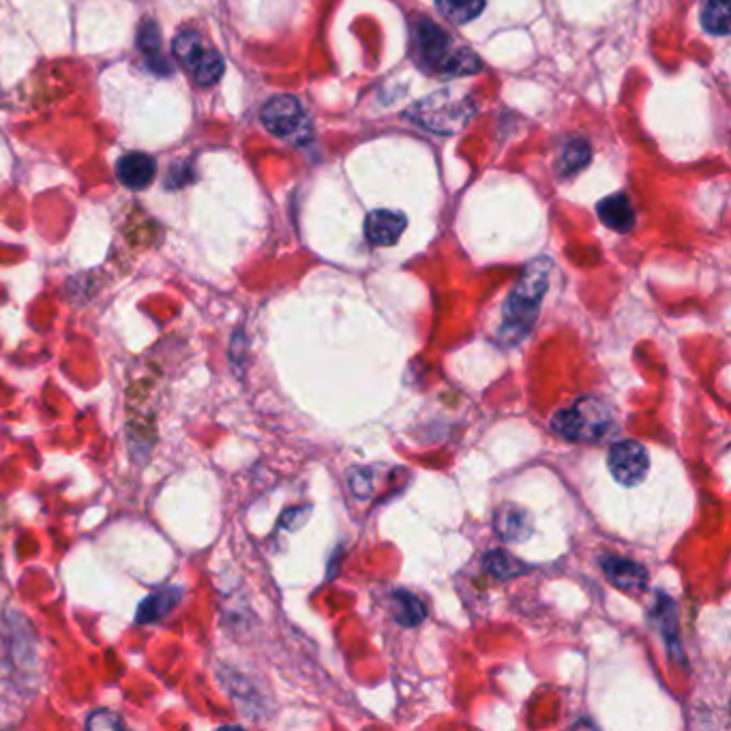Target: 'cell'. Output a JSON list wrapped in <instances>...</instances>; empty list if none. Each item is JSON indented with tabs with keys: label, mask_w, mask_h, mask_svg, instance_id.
<instances>
[{
	"label": "cell",
	"mask_w": 731,
	"mask_h": 731,
	"mask_svg": "<svg viewBox=\"0 0 731 731\" xmlns=\"http://www.w3.org/2000/svg\"><path fill=\"white\" fill-rule=\"evenodd\" d=\"M391 609H393V616H395L399 624L410 626V629L418 626L427 616L423 600L414 597L412 593H403V590H399L391 598Z\"/></svg>",
	"instance_id": "9a60e30c"
},
{
	"label": "cell",
	"mask_w": 731,
	"mask_h": 731,
	"mask_svg": "<svg viewBox=\"0 0 731 731\" xmlns=\"http://www.w3.org/2000/svg\"><path fill=\"white\" fill-rule=\"evenodd\" d=\"M598 564L605 573V577L620 590L629 595H642L648 586V571L635 560H626L620 556L602 553L598 558Z\"/></svg>",
	"instance_id": "ba28073f"
},
{
	"label": "cell",
	"mask_w": 731,
	"mask_h": 731,
	"mask_svg": "<svg viewBox=\"0 0 731 731\" xmlns=\"http://www.w3.org/2000/svg\"><path fill=\"white\" fill-rule=\"evenodd\" d=\"M474 101L455 88H442L416 101L407 117L421 127L436 133H458L474 117Z\"/></svg>",
	"instance_id": "7a4b0ae2"
},
{
	"label": "cell",
	"mask_w": 731,
	"mask_h": 731,
	"mask_svg": "<svg viewBox=\"0 0 731 731\" xmlns=\"http://www.w3.org/2000/svg\"><path fill=\"white\" fill-rule=\"evenodd\" d=\"M553 429L573 442H598L613 427L611 407L598 398L577 399L571 407L556 412Z\"/></svg>",
	"instance_id": "3957f363"
},
{
	"label": "cell",
	"mask_w": 731,
	"mask_h": 731,
	"mask_svg": "<svg viewBox=\"0 0 731 731\" xmlns=\"http://www.w3.org/2000/svg\"><path fill=\"white\" fill-rule=\"evenodd\" d=\"M449 35L429 20H421L414 31V59L425 71L444 73V66L453 57Z\"/></svg>",
	"instance_id": "5b68a950"
},
{
	"label": "cell",
	"mask_w": 731,
	"mask_h": 731,
	"mask_svg": "<svg viewBox=\"0 0 731 731\" xmlns=\"http://www.w3.org/2000/svg\"><path fill=\"white\" fill-rule=\"evenodd\" d=\"M137 46L142 48V52L153 59V69L157 73H168L170 69V63L161 57V50H159V31L153 22H146L139 33H137Z\"/></svg>",
	"instance_id": "ac0fdd59"
},
{
	"label": "cell",
	"mask_w": 731,
	"mask_h": 731,
	"mask_svg": "<svg viewBox=\"0 0 731 731\" xmlns=\"http://www.w3.org/2000/svg\"><path fill=\"white\" fill-rule=\"evenodd\" d=\"M659 616H661V626H663L665 639L669 644V650H678V635H675V626H678V620H675V613H673V600L671 598L665 597L661 595L659 598Z\"/></svg>",
	"instance_id": "ffe728a7"
},
{
	"label": "cell",
	"mask_w": 731,
	"mask_h": 731,
	"mask_svg": "<svg viewBox=\"0 0 731 731\" xmlns=\"http://www.w3.org/2000/svg\"><path fill=\"white\" fill-rule=\"evenodd\" d=\"M483 566H485L487 573H491L498 580H511V577H515V575H520V573L526 571V566L517 558L509 556L502 549L489 551L485 556V560H483Z\"/></svg>",
	"instance_id": "e0dca14e"
},
{
	"label": "cell",
	"mask_w": 731,
	"mask_h": 731,
	"mask_svg": "<svg viewBox=\"0 0 731 731\" xmlns=\"http://www.w3.org/2000/svg\"><path fill=\"white\" fill-rule=\"evenodd\" d=\"M181 598H183V588H174V586L153 593L150 597H146L139 602L135 622L137 624H153V622L163 620L166 616H170L179 607Z\"/></svg>",
	"instance_id": "7c38bea8"
},
{
	"label": "cell",
	"mask_w": 731,
	"mask_h": 731,
	"mask_svg": "<svg viewBox=\"0 0 731 731\" xmlns=\"http://www.w3.org/2000/svg\"><path fill=\"white\" fill-rule=\"evenodd\" d=\"M407 226L405 215L395 210H374L365 219V236L376 247L395 245Z\"/></svg>",
	"instance_id": "9c48e42d"
},
{
	"label": "cell",
	"mask_w": 731,
	"mask_h": 731,
	"mask_svg": "<svg viewBox=\"0 0 731 731\" xmlns=\"http://www.w3.org/2000/svg\"><path fill=\"white\" fill-rule=\"evenodd\" d=\"M155 172H157L155 161L144 153H130V155L121 157L119 163H117L119 181L130 190L148 187L155 179Z\"/></svg>",
	"instance_id": "8fae6325"
},
{
	"label": "cell",
	"mask_w": 731,
	"mask_h": 731,
	"mask_svg": "<svg viewBox=\"0 0 731 731\" xmlns=\"http://www.w3.org/2000/svg\"><path fill=\"white\" fill-rule=\"evenodd\" d=\"M598 219L613 232L626 234L635 226V210L624 194L600 199L597 206Z\"/></svg>",
	"instance_id": "4fadbf2b"
},
{
	"label": "cell",
	"mask_w": 731,
	"mask_h": 731,
	"mask_svg": "<svg viewBox=\"0 0 731 731\" xmlns=\"http://www.w3.org/2000/svg\"><path fill=\"white\" fill-rule=\"evenodd\" d=\"M485 7V0H438V9L442 15L455 24H467L478 17Z\"/></svg>",
	"instance_id": "d6986e66"
},
{
	"label": "cell",
	"mask_w": 731,
	"mask_h": 731,
	"mask_svg": "<svg viewBox=\"0 0 731 731\" xmlns=\"http://www.w3.org/2000/svg\"><path fill=\"white\" fill-rule=\"evenodd\" d=\"M174 57L199 86H212L223 75V59L204 44L196 31H183L174 39Z\"/></svg>",
	"instance_id": "277c9868"
},
{
	"label": "cell",
	"mask_w": 731,
	"mask_h": 731,
	"mask_svg": "<svg viewBox=\"0 0 731 731\" xmlns=\"http://www.w3.org/2000/svg\"><path fill=\"white\" fill-rule=\"evenodd\" d=\"M590 146L588 142L584 139H571L562 146V153H560V161H558V172L562 176H571V174H577L580 170H584L588 163H590Z\"/></svg>",
	"instance_id": "5bb4252c"
},
{
	"label": "cell",
	"mask_w": 731,
	"mask_h": 731,
	"mask_svg": "<svg viewBox=\"0 0 731 731\" xmlns=\"http://www.w3.org/2000/svg\"><path fill=\"white\" fill-rule=\"evenodd\" d=\"M704 28L712 35H730V0H708L702 13Z\"/></svg>",
	"instance_id": "2e32d148"
},
{
	"label": "cell",
	"mask_w": 731,
	"mask_h": 731,
	"mask_svg": "<svg viewBox=\"0 0 731 731\" xmlns=\"http://www.w3.org/2000/svg\"><path fill=\"white\" fill-rule=\"evenodd\" d=\"M532 515L517 507V504H504L498 509L496 517H494V528L498 532V536L507 543H524L526 538H531Z\"/></svg>",
	"instance_id": "30bf717a"
},
{
	"label": "cell",
	"mask_w": 731,
	"mask_h": 731,
	"mask_svg": "<svg viewBox=\"0 0 731 731\" xmlns=\"http://www.w3.org/2000/svg\"><path fill=\"white\" fill-rule=\"evenodd\" d=\"M607 465H609L611 476L620 485H624V487H637L648 476L650 458H648V451L639 442H635V440H622V442H616L609 449Z\"/></svg>",
	"instance_id": "8992f818"
},
{
	"label": "cell",
	"mask_w": 731,
	"mask_h": 731,
	"mask_svg": "<svg viewBox=\"0 0 731 731\" xmlns=\"http://www.w3.org/2000/svg\"><path fill=\"white\" fill-rule=\"evenodd\" d=\"M86 728L88 730H121L123 728V721L112 715V712H95L90 715V719L86 721Z\"/></svg>",
	"instance_id": "44dd1931"
},
{
	"label": "cell",
	"mask_w": 731,
	"mask_h": 731,
	"mask_svg": "<svg viewBox=\"0 0 731 731\" xmlns=\"http://www.w3.org/2000/svg\"><path fill=\"white\" fill-rule=\"evenodd\" d=\"M549 275H551L549 258H536L524 268L520 281L515 283L504 305V322L500 331L504 343L515 345L524 337H528L538 318L540 303L549 285Z\"/></svg>",
	"instance_id": "6da1fadb"
},
{
	"label": "cell",
	"mask_w": 731,
	"mask_h": 731,
	"mask_svg": "<svg viewBox=\"0 0 731 731\" xmlns=\"http://www.w3.org/2000/svg\"><path fill=\"white\" fill-rule=\"evenodd\" d=\"M260 119L266 130L277 137H292L294 133L303 130V123H305L303 106L292 95H277L268 99Z\"/></svg>",
	"instance_id": "52a82bcc"
}]
</instances>
